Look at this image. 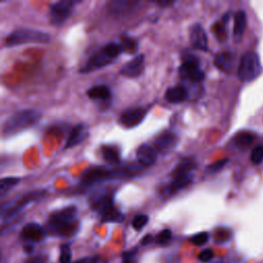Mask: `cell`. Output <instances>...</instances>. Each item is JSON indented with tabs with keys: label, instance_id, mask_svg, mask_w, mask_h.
Returning a JSON list of instances; mask_svg holds the SVG:
<instances>
[{
	"label": "cell",
	"instance_id": "obj_3",
	"mask_svg": "<svg viewBox=\"0 0 263 263\" xmlns=\"http://www.w3.org/2000/svg\"><path fill=\"white\" fill-rule=\"evenodd\" d=\"M77 209L69 206L51 214L47 226L53 233L61 237H71L79 230V221L76 219Z\"/></svg>",
	"mask_w": 263,
	"mask_h": 263
},
{
	"label": "cell",
	"instance_id": "obj_11",
	"mask_svg": "<svg viewBox=\"0 0 263 263\" xmlns=\"http://www.w3.org/2000/svg\"><path fill=\"white\" fill-rule=\"evenodd\" d=\"M80 3L76 0H61L50 5V21L55 26L64 24L73 13L74 6Z\"/></svg>",
	"mask_w": 263,
	"mask_h": 263
},
{
	"label": "cell",
	"instance_id": "obj_33",
	"mask_svg": "<svg viewBox=\"0 0 263 263\" xmlns=\"http://www.w3.org/2000/svg\"><path fill=\"white\" fill-rule=\"evenodd\" d=\"M209 241V233L208 232H200L198 235H194L191 239L190 242L196 246H202Z\"/></svg>",
	"mask_w": 263,
	"mask_h": 263
},
{
	"label": "cell",
	"instance_id": "obj_1",
	"mask_svg": "<svg viewBox=\"0 0 263 263\" xmlns=\"http://www.w3.org/2000/svg\"><path fill=\"white\" fill-rule=\"evenodd\" d=\"M140 169L136 167L124 168H107L94 165L87 168L81 177V185L84 187L93 186L95 184L104 182L107 180H119L133 178L139 173Z\"/></svg>",
	"mask_w": 263,
	"mask_h": 263
},
{
	"label": "cell",
	"instance_id": "obj_10",
	"mask_svg": "<svg viewBox=\"0 0 263 263\" xmlns=\"http://www.w3.org/2000/svg\"><path fill=\"white\" fill-rule=\"evenodd\" d=\"M180 75L184 80L193 83L201 82L204 80V72L201 68V63L197 56L189 55L184 60L179 68Z\"/></svg>",
	"mask_w": 263,
	"mask_h": 263
},
{
	"label": "cell",
	"instance_id": "obj_4",
	"mask_svg": "<svg viewBox=\"0 0 263 263\" xmlns=\"http://www.w3.org/2000/svg\"><path fill=\"white\" fill-rule=\"evenodd\" d=\"M92 209L99 214L103 222H121L123 215L115 207L113 196L108 191H97L90 199Z\"/></svg>",
	"mask_w": 263,
	"mask_h": 263
},
{
	"label": "cell",
	"instance_id": "obj_8",
	"mask_svg": "<svg viewBox=\"0 0 263 263\" xmlns=\"http://www.w3.org/2000/svg\"><path fill=\"white\" fill-rule=\"evenodd\" d=\"M261 64L258 55L249 51L243 54L238 68V77L243 82H249L256 80L261 73Z\"/></svg>",
	"mask_w": 263,
	"mask_h": 263
},
{
	"label": "cell",
	"instance_id": "obj_31",
	"mask_svg": "<svg viewBox=\"0 0 263 263\" xmlns=\"http://www.w3.org/2000/svg\"><path fill=\"white\" fill-rule=\"evenodd\" d=\"M250 160L254 164H260L263 162V146H256L253 148Z\"/></svg>",
	"mask_w": 263,
	"mask_h": 263
},
{
	"label": "cell",
	"instance_id": "obj_5",
	"mask_svg": "<svg viewBox=\"0 0 263 263\" xmlns=\"http://www.w3.org/2000/svg\"><path fill=\"white\" fill-rule=\"evenodd\" d=\"M121 53L122 48L120 43H107L103 47H101L100 50L90 56L85 64L80 69V72L86 74L101 69V68L112 63Z\"/></svg>",
	"mask_w": 263,
	"mask_h": 263
},
{
	"label": "cell",
	"instance_id": "obj_18",
	"mask_svg": "<svg viewBox=\"0 0 263 263\" xmlns=\"http://www.w3.org/2000/svg\"><path fill=\"white\" fill-rule=\"evenodd\" d=\"M21 237L27 242L38 243L44 238V230L40 224L30 222L23 227L21 231Z\"/></svg>",
	"mask_w": 263,
	"mask_h": 263
},
{
	"label": "cell",
	"instance_id": "obj_22",
	"mask_svg": "<svg viewBox=\"0 0 263 263\" xmlns=\"http://www.w3.org/2000/svg\"><path fill=\"white\" fill-rule=\"evenodd\" d=\"M247 27V15L245 11L240 9L235 14V22H233V38L237 42L241 41V40L245 33Z\"/></svg>",
	"mask_w": 263,
	"mask_h": 263
},
{
	"label": "cell",
	"instance_id": "obj_15",
	"mask_svg": "<svg viewBox=\"0 0 263 263\" xmlns=\"http://www.w3.org/2000/svg\"><path fill=\"white\" fill-rule=\"evenodd\" d=\"M89 125H86L85 123L76 124L69 133V136H68L64 149H69L74 147V146L80 145L81 143L85 141V139L89 137Z\"/></svg>",
	"mask_w": 263,
	"mask_h": 263
},
{
	"label": "cell",
	"instance_id": "obj_14",
	"mask_svg": "<svg viewBox=\"0 0 263 263\" xmlns=\"http://www.w3.org/2000/svg\"><path fill=\"white\" fill-rule=\"evenodd\" d=\"M189 40L191 45L196 50L208 52L209 51V41L208 35L204 31L203 27L200 23L193 24L189 29Z\"/></svg>",
	"mask_w": 263,
	"mask_h": 263
},
{
	"label": "cell",
	"instance_id": "obj_35",
	"mask_svg": "<svg viewBox=\"0 0 263 263\" xmlns=\"http://www.w3.org/2000/svg\"><path fill=\"white\" fill-rule=\"evenodd\" d=\"M172 239V231L170 229H163L162 230L158 237H157V242L161 245H163V243H167L170 242Z\"/></svg>",
	"mask_w": 263,
	"mask_h": 263
},
{
	"label": "cell",
	"instance_id": "obj_6",
	"mask_svg": "<svg viewBox=\"0 0 263 263\" xmlns=\"http://www.w3.org/2000/svg\"><path fill=\"white\" fill-rule=\"evenodd\" d=\"M40 112L35 109H24L16 112L9 118L2 128L4 137H12L29 128H31L40 119Z\"/></svg>",
	"mask_w": 263,
	"mask_h": 263
},
{
	"label": "cell",
	"instance_id": "obj_19",
	"mask_svg": "<svg viewBox=\"0 0 263 263\" xmlns=\"http://www.w3.org/2000/svg\"><path fill=\"white\" fill-rule=\"evenodd\" d=\"M188 90L182 84L169 87L164 94V98L172 104H179L188 99Z\"/></svg>",
	"mask_w": 263,
	"mask_h": 263
},
{
	"label": "cell",
	"instance_id": "obj_28",
	"mask_svg": "<svg viewBox=\"0 0 263 263\" xmlns=\"http://www.w3.org/2000/svg\"><path fill=\"white\" fill-rule=\"evenodd\" d=\"M20 182V178L18 177H6L0 180V197L4 198L17 184Z\"/></svg>",
	"mask_w": 263,
	"mask_h": 263
},
{
	"label": "cell",
	"instance_id": "obj_20",
	"mask_svg": "<svg viewBox=\"0 0 263 263\" xmlns=\"http://www.w3.org/2000/svg\"><path fill=\"white\" fill-rule=\"evenodd\" d=\"M103 160L110 164H118L121 162V150L116 144H104L100 147Z\"/></svg>",
	"mask_w": 263,
	"mask_h": 263
},
{
	"label": "cell",
	"instance_id": "obj_27",
	"mask_svg": "<svg viewBox=\"0 0 263 263\" xmlns=\"http://www.w3.org/2000/svg\"><path fill=\"white\" fill-rule=\"evenodd\" d=\"M122 52L126 54H135L138 51L139 47V42L136 40L135 37L130 36L128 34H122L121 37V42H120Z\"/></svg>",
	"mask_w": 263,
	"mask_h": 263
},
{
	"label": "cell",
	"instance_id": "obj_41",
	"mask_svg": "<svg viewBox=\"0 0 263 263\" xmlns=\"http://www.w3.org/2000/svg\"><path fill=\"white\" fill-rule=\"evenodd\" d=\"M122 263H137V261L134 259V257H124Z\"/></svg>",
	"mask_w": 263,
	"mask_h": 263
},
{
	"label": "cell",
	"instance_id": "obj_36",
	"mask_svg": "<svg viewBox=\"0 0 263 263\" xmlns=\"http://www.w3.org/2000/svg\"><path fill=\"white\" fill-rule=\"evenodd\" d=\"M213 257H214V252L211 249H206V250L202 251L199 255L200 260L202 262H208V261L212 260Z\"/></svg>",
	"mask_w": 263,
	"mask_h": 263
},
{
	"label": "cell",
	"instance_id": "obj_37",
	"mask_svg": "<svg viewBox=\"0 0 263 263\" xmlns=\"http://www.w3.org/2000/svg\"><path fill=\"white\" fill-rule=\"evenodd\" d=\"M26 263H46V257L42 255H38L31 259H29Z\"/></svg>",
	"mask_w": 263,
	"mask_h": 263
},
{
	"label": "cell",
	"instance_id": "obj_9",
	"mask_svg": "<svg viewBox=\"0 0 263 263\" xmlns=\"http://www.w3.org/2000/svg\"><path fill=\"white\" fill-rule=\"evenodd\" d=\"M45 193L46 192L43 190L29 191L19 200L9 202V203L7 202L8 206L1 207L2 218H6L7 220H9V219L18 216L19 212H21L27 206V204L34 202L36 201H40V199H42V197L44 196Z\"/></svg>",
	"mask_w": 263,
	"mask_h": 263
},
{
	"label": "cell",
	"instance_id": "obj_29",
	"mask_svg": "<svg viewBox=\"0 0 263 263\" xmlns=\"http://www.w3.org/2000/svg\"><path fill=\"white\" fill-rule=\"evenodd\" d=\"M231 231L228 228H218L214 235V240L217 243H224L230 240Z\"/></svg>",
	"mask_w": 263,
	"mask_h": 263
},
{
	"label": "cell",
	"instance_id": "obj_12",
	"mask_svg": "<svg viewBox=\"0 0 263 263\" xmlns=\"http://www.w3.org/2000/svg\"><path fill=\"white\" fill-rule=\"evenodd\" d=\"M147 109L143 107H134V108L125 109L120 116L121 123L126 129H133L141 124L145 120Z\"/></svg>",
	"mask_w": 263,
	"mask_h": 263
},
{
	"label": "cell",
	"instance_id": "obj_39",
	"mask_svg": "<svg viewBox=\"0 0 263 263\" xmlns=\"http://www.w3.org/2000/svg\"><path fill=\"white\" fill-rule=\"evenodd\" d=\"M152 240H153L152 236H151V235H147V236H145V237L142 239L141 243H142V245H147V243H150L152 242Z\"/></svg>",
	"mask_w": 263,
	"mask_h": 263
},
{
	"label": "cell",
	"instance_id": "obj_24",
	"mask_svg": "<svg viewBox=\"0 0 263 263\" xmlns=\"http://www.w3.org/2000/svg\"><path fill=\"white\" fill-rule=\"evenodd\" d=\"M255 140V136L251 132H239L232 139L233 145L240 150H246L253 144Z\"/></svg>",
	"mask_w": 263,
	"mask_h": 263
},
{
	"label": "cell",
	"instance_id": "obj_13",
	"mask_svg": "<svg viewBox=\"0 0 263 263\" xmlns=\"http://www.w3.org/2000/svg\"><path fill=\"white\" fill-rule=\"evenodd\" d=\"M179 143V138L173 132L165 131L161 133L154 140L155 150L162 154L172 152Z\"/></svg>",
	"mask_w": 263,
	"mask_h": 263
},
{
	"label": "cell",
	"instance_id": "obj_40",
	"mask_svg": "<svg viewBox=\"0 0 263 263\" xmlns=\"http://www.w3.org/2000/svg\"><path fill=\"white\" fill-rule=\"evenodd\" d=\"M75 263H97V260L93 259V258H84V259L79 260Z\"/></svg>",
	"mask_w": 263,
	"mask_h": 263
},
{
	"label": "cell",
	"instance_id": "obj_2",
	"mask_svg": "<svg viewBox=\"0 0 263 263\" xmlns=\"http://www.w3.org/2000/svg\"><path fill=\"white\" fill-rule=\"evenodd\" d=\"M197 168V162L192 158L182 159L171 173V181L162 189V197L169 198L180 190L186 188L193 180V171Z\"/></svg>",
	"mask_w": 263,
	"mask_h": 263
},
{
	"label": "cell",
	"instance_id": "obj_38",
	"mask_svg": "<svg viewBox=\"0 0 263 263\" xmlns=\"http://www.w3.org/2000/svg\"><path fill=\"white\" fill-rule=\"evenodd\" d=\"M155 3L159 4L162 7H167V6L173 5L175 1H171V0H158V1H155Z\"/></svg>",
	"mask_w": 263,
	"mask_h": 263
},
{
	"label": "cell",
	"instance_id": "obj_17",
	"mask_svg": "<svg viewBox=\"0 0 263 263\" xmlns=\"http://www.w3.org/2000/svg\"><path fill=\"white\" fill-rule=\"evenodd\" d=\"M136 157L144 167H150L157 162L158 151L148 144H141L136 151Z\"/></svg>",
	"mask_w": 263,
	"mask_h": 263
},
{
	"label": "cell",
	"instance_id": "obj_21",
	"mask_svg": "<svg viewBox=\"0 0 263 263\" xmlns=\"http://www.w3.org/2000/svg\"><path fill=\"white\" fill-rule=\"evenodd\" d=\"M86 95L90 99L95 101H101L107 102L111 100V91L107 85L105 84H97L86 91Z\"/></svg>",
	"mask_w": 263,
	"mask_h": 263
},
{
	"label": "cell",
	"instance_id": "obj_34",
	"mask_svg": "<svg viewBox=\"0 0 263 263\" xmlns=\"http://www.w3.org/2000/svg\"><path fill=\"white\" fill-rule=\"evenodd\" d=\"M71 250L68 245H62L60 251V263H70Z\"/></svg>",
	"mask_w": 263,
	"mask_h": 263
},
{
	"label": "cell",
	"instance_id": "obj_30",
	"mask_svg": "<svg viewBox=\"0 0 263 263\" xmlns=\"http://www.w3.org/2000/svg\"><path fill=\"white\" fill-rule=\"evenodd\" d=\"M149 217L147 215H144V214H139V215H136L132 221V225L136 230H141L146 224L148 223Z\"/></svg>",
	"mask_w": 263,
	"mask_h": 263
},
{
	"label": "cell",
	"instance_id": "obj_26",
	"mask_svg": "<svg viewBox=\"0 0 263 263\" xmlns=\"http://www.w3.org/2000/svg\"><path fill=\"white\" fill-rule=\"evenodd\" d=\"M230 14L226 13L223 15L221 20L216 22L213 25V32L215 34L216 38L221 42H223L225 40H227V24L229 22Z\"/></svg>",
	"mask_w": 263,
	"mask_h": 263
},
{
	"label": "cell",
	"instance_id": "obj_7",
	"mask_svg": "<svg viewBox=\"0 0 263 263\" xmlns=\"http://www.w3.org/2000/svg\"><path fill=\"white\" fill-rule=\"evenodd\" d=\"M52 40V36L46 32L31 28L16 29L5 38V45L14 47L26 43H47Z\"/></svg>",
	"mask_w": 263,
	"mask_h": 263
},
{
	"label": "cell",
	"instance_id": "obj_23",
	"mask_svg": "<svg viewBox=\"0 0 263 263\" xmlns=\"http://www.w3.org/2000/svg\"><path fill=\"white\" fill-rule=\"evenodd\" d=\"M214 64L222 72L228 73L231 71L235 64V56L229 52H221L215 56Z\"/></svg>",
	"mask_w": 263,
	"mask_h": 263
},
{
	"label": "cell",
	"instance_id": "obj_16",
	"mask_svg": "<svg viewBox=\"0 0 263 263\" xmlns=\"http://www.w3.org/2000/svg\"><path fill=\"white\" fill-rule=\"evenodd\" d=\"M144 55H138L137 57H135L133 60L128 62L123 65V67L121 69L120 73L122 76L130 77V79H134V77H137L142 74L144 70Z\"/></svg>",
	"mask_w": 263,
	"mask_h": 263
},
{
	"label": "cell",
	"instance_id": "obj_32",
	"mask_svg": "<svg viewBox=\"0 0 263 263\" xmlns=\"http://www.w3.org/2000/svg\"><path fill=\"white\" fill-rule=\"evenodd\" d=\"M228 162V159H222V160H219L215 162H213L211 164H209L207 169H206V172L209 173V174H214V173H217L219 172L220 170H222L224 167H225L226 163Z\"/></svg>",
	"mask_w": 263,
	"mask_h": 263
},
{
	"label": "cell",
	"instance_id": "obj_25",
	"mask_svg": "<svg viewBox=\"0 0 263 263\" xmlns=\"http://www.w3.org/2000/svg\"><path fill=\"white\" fill-rule=\"evenodd\" d=\"M139 4V1H130V0H113L108 2V8L113 15H121L131 11L135 5Z\"/></svg>",
	"mask_w": 263,
	"mask_h": 263
}]
</instances>
